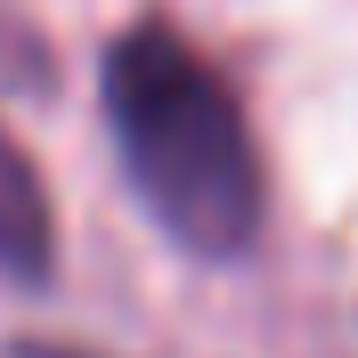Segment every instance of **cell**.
<instances>
[{"mask_svg": "<svg viewBox=\"0 0 358 358\" xmlns=\"http://www.w3.org/2000/svg\"><path fill=\"white\" fill-rule=\"evenodd\" d=\"M0 277L24 293L57 277V203H49L33 155L8 138V122H0Z\"/></svg>", "mask_w": 358, "mask_h": 358, "instance_id": "cell-2", "label": "cell"}, {"mask_svg": "<svg viewBox=\"0 0 358 358\" xmlns=\"http://www.w3.org/2000/svg\"><path fill=\"white\" fill-rule=\"evenodd\" d=\"M17 358H90V350H66V342H17Z\"/></svg>", "mask_w": 358, "mask_h": 358, "instance_id": "cell-3", "label": "cell"}, {"mask_svg": "<svg viewBox=\"0 0 358 358\" xmlns=\"http://www.w3.org/2000/svg\"><path fill=\"white\" fill-rule=\"evenodd\" d=\"M98 114L138 212L187 261H245L268 220L261 138L245 98L179 24H131L98 57Z\"/></svg>", "mask_w": 358, "mask_h": 358, "instance_id": "cell-1", "label": "cell"}]
</instances>
